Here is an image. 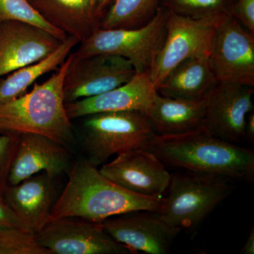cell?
Returning a JSON list of instances; mask_svg holds the SVG:
<instances>
[{"instance_id": "6da1fadb", "label": "cell", "mask_w": 254, "mask_h": 254, "mask_svg": "<svg viewBox=\"0 0 254 254\" xmlns=\"http://www.w3.org/2000/svg\"><path fill=\"white\" fill-rule=\"evenodd\" d=\"M163 197L146 196L125 190L83 158L70 170L66 186L53 205L50 219L77 218L100 224L130 212H158Z\"/></svg>"}, {"instance_id": "7a4b0ae2", "label": "cell", "mask_w": 254, "mask_h": 254, "mask_svg": "<svg viewBox=\"0 0 254 254\" xmlns=\"http://www.w3.org/2000/svg\"><path fill=\"white\" fill-rule=\"evenodd\" d=\"M145 149L166 166L182 171L254 182L253 150L217 138L203 127L176 136L155 134Z\"/></svg>"}, {"instance_id": "3957f363", "label": "cell", "mask_w": 254, "mask_h": 254, "mask_svg": "<svg viewBox=\"0 0 254 254\" xmlns=\"http://www.w3.org/2000/svg\"><path fill=\"white\" fill-rule=\"evenodd\" d=\"M69 61L70 55L46 81L35 83L29 93L0 105L1 133L31 132L68 147L73 145V126L65 109L63 91Z\"/></svg>"}, {"instance_id": "277c9868", "label": "cell", "mask_w": 254, "mask_h": 254, "mask_svg": "<svg viewBox=\"0 0 254 254\" xmlns=\"http://www.w3.org/2000/svg\"><path fill=\"white\" fill-rule=\"evenodd\" d=\"M233 183L225 177L180 170L172 174L168 195L163 197L158 213L180 232H194L231 194Z\"/></svg>"}, {"instance_id": "5b68a950", "label": "cell", "mask_w": 254, "mask_h": 254, "mask_svg": "<svg viewBox=\"0 0 254 254\" xmlns=\"http://www.w3.org/2000/svg\"><path fill=\"white\" fill-rule=\"evenodd\" d=\"M82 118V149L85 159L95 168L114 155L145 148L156 134L146 115L141 112H105Z\"/></svg>"}, {"instance_id": "8992f818", "label": "cell", "mask_w": 254, "mask_h": 254, "mask_svg": "<svg viewBox=\"0 0 254 254\" xmlns=\"http://www.w3.org/2000/svg\"><path fill=\"white\" fill-rule=\"evenodd\" d=\"M169 14V10L160 6L149 22L141 27L98 28L79 43L73 56L118 55L128 60L136 73L148 72L165 42Z\"/></svg>"}, {"instance_id": "52a82bcc", "label": "cell", "mask_w": 254, "mask_h": 254, "mask_svg": "<svg viewBox=\"0 0 254 254\" xmlns=\"http://www.w3.org/2000/svg\"><path fill=\"white\" fill-rule=\"evenodd\" d=\"M219 18L193 19L170 11L165 42L148 71L150 81L156 89L183 60L210 56Z\"/></svg>"}, {"instance_id": "ba28073f", "label": "cell", "mask_w": 254, "mask_h": 254, "mask_svg": "<svg viewBox=\"0 0 254 254\" xmlns=\"http://www.w3.org/2000/svg\"><path fill=\"white\" fill-rule=\"evenodd\" d=\"M136 73L131 63L123 57L101 54L76 58L71 53L63 81L64 103L111 91Z\"/></svg>"}, {"instance_id": "9c48e42d", "label": "cell", "mask_w": 254, "mask_h": 254, "mask_svg": "<svg viewBox=\"0 0 254 254\" xmlns=\"http://www.w3.org/2000/svg\"><path fill=\"white\" fill-rule=\"evenodd\" d=\"M210 59L218 81L254 86V35L229 13L215 25Z\"/></svg>"}, {"instance_id": "30bf717a", "label": "cell", "mask_w": 254, "mask_h": 254, "mask_svg": "<svg viewBox=\"0 0 254 254\" xmlns=\"http://www.w3.org/2000/svg\"><path fill=\"white\" fill-rule=\"evenodd\" d=\"M36 240L50 254H132L98 224L77 218L50 219Z\"/></svg>"}, {"instance_id": "8fae6325", "label": "cell", "mask_w": 254, "mask_h": 254, "mask_svg": "<svg viewBox=\"0 0 254 254\" xmlns=\"http://www.w3.org/2000/svg\"><path fill=\"white\" fill-rule=\"evenodd\" d=\"M254 87L219 81L206 95L203 128L229 143L245 138L247 118L254 112Z\"/></svg>"}, {"instance_id": "7c38bea8", "label": "cell", "mask_w": 254, "mask_h": 254, "mask_svg": "<svg viewBox=\"0 0 254 254\" xmlns=\"http://www.w3.org/2000/svg\"><path fill=\"white\" fill-rule=\"evenodd\" d=\"M98 225L132 254H170L173 241L180 232L164 221L158 212L150 210L116 215Z\"/></svg>"}, {"instance_id": "4fadbf2b", "label": "cell", "mask_w": 254, "mask_h": 254, "mask_svg": "<svg viewBox=\"0 0 254 254\" xmlns=\"http://www.w3.org/2000/svg\"><path fill=\"white\" fill-rule=\"evenodd\" d=\"M102 175L125 190L146 196L163 197L172 174L153 153L136 148L117 155L101 165Z\"/></svg>"}, {"instance_id": "5bb4252c", "label": "cell", "mask_w": 254, "mask_h": 254, "mask_svg": "<svg viewBox=\"0 0 254 254\" xmlns=\"http://www.w3.org/2000/svg\"><path fill=\"white\" fill-rule=\"evenodd\" d=\"M63 41L49 32L31 23L14 21L1 23L0 78L44 59Z\"/></svg>"}, {"instance_id": "9a60e30c", "label": "cell", "mask_w": 254, "mask_h": 254, "mask_svg": "<svg viewBox=\"0 0 254 254\" xmlns=\"http://www.w3.org/2000/svg\"><path fill=\"white\" fill-rule=\"evenodd\" d=\"M18 133V143L9 176V185L46 173L55 178L70 166L69 147L49 137L31 133Z\"/></svg>"}, {"instance_id": "2e32d148", "label": "cell", "mask_w": 254, "mask_h": 254, "mask_svg": "<svg viewBox=\"0 0 254 254\" xmlns=\"http://www.w3.org/2000/svg\"><path fill=\"white\" fill-rule=\"evenodd\" d=\"M157 94L148 72L136 73L129 81L111 91L65 103V109L71 120L105 112L138 111L146 114Z\"/></svg>"}, {"instance_id": "e0dca14e", "label": "cell", "mask_w": 254, "mask_h": 254, "mask_svg": "<svg viewBox=\"0 0 254 254\" xmlns=\"http://www.w3.org/2000/svg\"><path fill=\"white\" fill-rule=\"evenodd\" d=\"M53 177L46 173L36 174L16 185H8L4 198L26 228L41 231L51 217L55 204Z\"/></svg>"}, {"instance_id": "ac0fdd59", "label": "cell", "mask_w": 254, "mask_h": 254, "mask_svg": "<svg viewBox=\"0 0 254 254\" xmlns=\"http://www.w3.org/2000/svg\"><path fill=\"white\" fill-rule=\"evenodd\" d=\"M206 104V96L199 100H187L158 93L145 115L157 135L185 134L203 128Z\"/></svg>"}, {"instance_id": "d6986e66", "label": "cell", "mask_w": 254, "mask_h": 254, "mask_svg": "<svg viewBox=\"0 0 254 254\" xmlns=\"http://www.w3.org/2000/svg\"><path fill=\"white\" fill-rule=\"evenodd\" d=\"M42 17L81 42L100 28L99 17L91 0H28Z\"/></svg>"}, {"instance_id": "ffe728a7", "label": "cell", "mask_w": 254, "mask_h": 254, "mask_svg": "<svg viewBox=\"0 0 254 254\" xmlns=\"http://www.w3.org/2000/svg\"><path fill=\"white\" fill-rule=\"evenodd\" d=\"M210 57L183 60L169 72L157 88L159 94L187 100L204 98L218 83Z\"/></svg>"}, {"instance_id": "44dd1931", "label": "cell", "mask_w": 254, "mask_h": 254, "mask_svg": "<svg viewBox=\"0 0 254 254\" xmlns=\"http://www.w3.org/2000/svg\"><path fill=\"white\" fill-rule=\"evenodd\" d=\"M80 41L73 36H68L54 52L44 59L23 66L10 73L0 81V105L9 103L26 93L31 85L43 75L55 71L64 63L71 50Z\"/></svg>"}, {"instance_id": "7402d4cb", "label": "cell", "mask_w": 254, "mask_h": 254, "mask_svg": "<svg viewBox=\"0 0 254 254\" xmlns=\"http://www.w3.org/2000/svg\"><path fill=\"white\" fill-rule=\"evenodd\" d=\"M160 0H114L100 23L103 29L141 27L156 14Z\"/></svg>"}, {"instance_id": "603a6c76", "label": "cell", "mask_w": 254, "mask_h": 254, "mask_svg": "<svg viewBox=\"0 0 254 254\" xmlns=\"http://www.w3.org/2000/svg\"><path fill=\"white\" fill-rule=\"evenodd\" d=\"M232 0H160V6L175 13L193 18H219L228 13Z\"/></svg>"}, {"instance_id": "cb8c5ba5", "label": "cell", "mask_w": 254, "mask_h": 254, "mask_svg": "<svg viewBox=\"0 0 254 254\" xmlns=\"http://www.w3.org/2000/svg\"><path fill=\"white\" fill-rule=\"evenodd\" d=\"M11 21L31 23L49 32L62 41L68 37L47 22L28 0H0V24Z\"/></svg>"}, {"instance_id": "d4e9b609", "label": "cell", "mask_w": 254, "mask_h": 254, "mask_svg": "<svg viewBox=\"0 0 254 254\" xmlns=\"http://www.w3.org/2000/svg\"><path fill=\"white\" fill-rule=\"evenodd\" d=\"M0 254H50L39 245L36 233L24 227L0 228Z\"/></svg>"}, {"instance_id": "484cf974", "label": "cell", "mask_w": 254, "mask_h": 254, "mask_svg": "<svg viewBox=\"0 0 254 254\" xmlns=\"http://www.w3.org/2000/svg\"><path fill=\"white\" fill-rule=\"evenodd\" d=\"M18 143V133H0V197H4Z\"/></svg>"}, {"instance_id": "4316f807", "label": "cell", "mask_w": 254, "mask_h": 254, "mask_svg": "<svg viewBox=\"0 0 254 254\" xmlns=\"http://www.w3.org/2000/svg\"><path fill=\"white\" fill-rule=\"evenodd\" d=\"M228 13L254 35V0H232Z\"/></svg>"}, {"instance_id": "83f0119b", "label": "cell", "mask_w": 254, "mask_h": 254, "mask_svg": "<svg viewBox=\"0 0 254 254\" xmlns=\"http://www.w3.org/2000/svg\"><path fill=\"white\" fill-rule=\"evenodd\" d=\"M14 226L26 227L10 208L4 197H0V228Z\"/></svg>"}, {"instance_id": "f1b7e54d", "label": "cell", "mask_w": 254, "mask_h": 254, "mask_svg": "<svg viewBox=\"0 0 254 254\" xmlns=\"http://www.w3.org/2000/svg\"><path fill=\"white\" fill-rule=\"evenodd\" d=\"M95 11L100 18H103L106 11L109 9L114 0H91Z\"/></svg>"}, {"instance_id": "f546056e", "label": "cell", "mask_w": 254, "mask_h": 254, "mask_svg": "<svg viewBox=\"0 0 254 254\" xmlns=\"http://www.w3.org/2000/svg\"><path fill=\"white\" fill-rule=\"evenodd\" d=\"M245 138H247L251 143L254 141V113L249 114L246 123Z\"/></svg>"}, {"instance_id": "4dcf8cb0", "label": "cell", "mask_w": 254, "mask_h": 254, "mask_svg": "<svg viewBox=\"0 0 254 254\" xmlns=\"http://www.w3.org/2000/svg\"><path fill=\"white\" fill-rule=\"evenodd\" d=\"M241 254H254V228L252 227L249 233L248 238L243 248L241 250Z\"/></svg>"}, {"instance_id": "1f68e13d", "label": "cell", "mask_w": 254, "mask_h": 254, "mask_svg": "<svg viewBox=\"0 0 254 254\" xmlns=\"http://www.w3.org/2000/svg\"><path fill=\"white\" fill-rule=\"evenodd\" d=\"M1 131H2V129H1V125H0V133H1Z\"/></svg>"}]
</instances>
